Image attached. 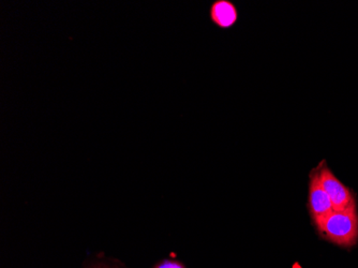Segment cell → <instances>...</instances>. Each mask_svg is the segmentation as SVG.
<instances>
[{"instance_id":"5","label":"cell","mask_w":358,"mask_h":268,"mask_svg":"<svg viewBox=\"0 0 358 268\" xmlns=\"http://www.w3.org/2000/svg\"><path fill=\"white\" fill-rule=\"evenodd\" d=\"M156 268H185V266L178 262L164 261V263L159 264Z\"/></svg>"},{"instance_id":"3","label":"cell","mask_w":358,"mask_h":268,"mask_svg":"<svg viewBox=\"0 0 358 268\" xmlns=\"http://www.w3.org/2000/svg\"><path fill=\"white\" fill-rule=\"evenodd\" d=\"M308 209L310 213L313 225H317L329 213H333L334 207L331 204V197L324 190L320 183L319 175L317 170L310 174V183H309V197H308Z\"/></svg>"},{"instance_id":"1","label":"cell","mask_w":358,"mask_h":268,"mask_svg":"<svg viewBox=\"0 0 358 268\" xmlns=\"http://www.w3.org/2000/svg\"><path fill=\"white\" fill-rule=\"evenodd\" d=\"M315 227L325 241L340 247H352L358 241L357 207L334 211Z\"/></svg>"},{"instance_id":"2","label":"cell","mask_w":358,"mask_h":268,"mask_svg":"<svg viewBox=\"0 0 358 268\" xmlns=\"http://www.w3.org/2000/svg\"><path fill=\"white\" fill-rule=\"evenodd\" d=\"M317 172L322 187L331 197L334 211H347V209L357 207L355 197H354L351 189L348 188L345 183H341L335 176L331 169L327 167V163H322L317 167Z\"/></svg>"},{"instance_id":"4","label":"cell","mask_w":358,"mask_h":268,"mask_svg":"<svg viewBox=\"0 0 358 268\" xmlns=\"http://www.w3.org/2000/svg\"><path fill=\"white\" fill-rule=\"evenodd\" d=\"M238 17V9L231 0H216L209 8V19L221 29L232 28Z\"/></svg>"}]
</instances>
